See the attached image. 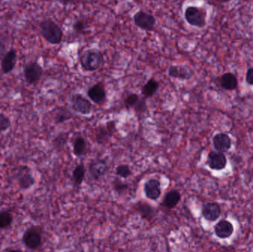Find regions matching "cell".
<instances>
[{
    "instance_id": "cell-34",
    "label": "cell",
    "mask_w": 253,
    "mask_h": 252,
    "mask_svg": "<svg viewBox=\"0 0 253 252\" xmlns=\"http://www.w3.org/2000/svg\"><path fill=\"white\" fill-rule=\"evenodd\" d=\"M8 51L7 45L6 44L5 39L2 36L0 35V60L2 59L3 56Z\"/></svg>"
},
{
    "instance_id": "cell-20",
    "label": "cell",
    "mask_w": 253,
    "mask_h": 252,
    "mask_svg": "<svg viewBox=\"0 0 253 252\" xmlns=\"http://www.w3.org/2000/svg\"><path fill=\"white\" fill-rule=\"evenodd\" d=\"M181 195L179 191L177 189H171L169 192H167L166 195L164 197L163 204L164 207L171 210L175 208L178 205L179 201H181Z\"/></svg>"
},
{
    "instance_id": "cell-21",
    "label": "cell",
    "mask_w": 253,
    "mask_h": 252,
    "mask_svg": "<svg viewBox=\"0 0 253 252\" xmlns=\"http://www.w3.org/2000/svg\"><path fill=\"white\" fill-rule=\"evenodd\" d=\"M220 84L224 90L233 91L239 86V81L234 74L232 72H227L221 76Z\"/></svg>"
},
{
    "instance_id": "cell-18",
    "label": "cell",
    "mask_w": 253,
    "mask_h": 252,
    "mask_svg": "<svg viewBox=\"0 0 253 252\" xmlns=\"http://www.w3.org/2000/svg\"><path fill=\"white\" fill-rule=\"evenodd\" d=\"M214 231L218 238L227 239L232 236L234 232V226L231 222L227 220H221L215 224Z\"/></svg>"
},
{
    "instance_id": "cell-26",
    "label": "cell",
    "mask_w": 253,
    "mask_h": 252,
    "mask_svg": "<svg viewBox=\"0 0 253 252\" xmlns=\"http://www.w3.org/2000/svg\"><path fill=\"white\" fill-rule=\"evenodd\" d=\"M140 99H141V97L136 93H130V94L126 96V97L125 99V106H126V109H134V108L138 105Z\"/></svg>"
},
{
    "instance_id": "cell-17",
    "label": "cell",
    "mask_w": 253,
    "mask_h": 252,
    "mask_svg": "<svg viewBox=\"0 0 253 252\" xmlns=\"http://www.w3.org/2000/svg\"><path fill=\"white\" fill-rule=\"evenodd\" d=\"M168 75L171 78L180 80H190L193 78V71L187 65H174L169 67Z\"/></svg>"
},
{
    "instance_id": "cell-30",
    "label": "cell",
    "mask_w": 253,
    "mask_h": 252,
    "mask_svg": "<svg viewBox=\"0 0 253 252\" xmlns=\"http://www.w3.org/2000/svg\"><path fill=\"white\" fill-rule=\"evenodd\" d=\"M87 28V23L83 19H78L74 24V30L77 34H84Z\"/></svg>"
},
{
    "instance_id": "cell-8",
    "label": "cell",
    "mask_w": 253,
    "mask_h": 252,
    "mask_svg": "<svg viewBox=\"0 0 253 252\" xmlns=\"http://www.w3.org/2000/svg\"><path fill=\"white\" fill-rule=\"evenodd\" d=\"M71 105L76 112L84 115H90L93 108L91 102L80 93H76L71 96Z\"/></svg>"
},
{
    "instance_id": "cell-33",
    "label": "cell",
    "mask_w": 253,
    "mask_h": 252,
    "mask_svg": "<svg viewBox=\"0 0 253 252\" xmlns=\"http://www.w3.org/2000/svg\"><path fill=\"white\" fill-rule=\"evenodd\" d=\"M114 188L116 192L120 193V192H125L128 189V185L120 180V179H117L114 181Z\"/></svg>"
},
{
    "instance_id": "cell-19",
    "label": "cell",
    "mask_w": 253,
    "mask_h": 252,
    "mask_svg": "<svg viewBox=\"0 0 253 252\" xmlns=\"http://www.w3.org/2000/svg\"><path fill=\"white\" fill-rule=\"evenodd\" d=\"M135 210L139 213L142 218L152 220L156 216V209L146 202H138L135 206Z\"/></svg>"
},
{
    "instance_id": "cell-29",
    "label": "cell",
    "mask_w": 253,
    "mask_h": 252,
    "mask_svg": "<svg viewBox=\"0 0 253 252\" xmlns=\"http://www.w3.org/2000/svg\"><path fill=\"white\" fill-rule=\"evenodd\" d=\"M116 173H117V176L123 178V179H127L132 174L129 166L126 165V164L119 165L116 169Z\"/></svg>"
},
{
    "instance_id": "cell-36",
    "label": "cell",
    "mask_w": 253,
    "mask_h": 252,
    "mask_svg": "<svg viewBox=\"0 0 253 252\" xmlns=\"http://www.w3.org/2000/svg\"><path fill=\"white\" fill-rule=\"evenodd\" d=\"M1 252H23L22 250L20 249H13V248H8L4 250V251Z\"/></svg>"
},
{
    "instance_id": "cell-24",
    "label": "cell",
    "mask_w": 253,
    "mask_h": 252,
    "mask_svg": "<svg viewBox=\"0 0 253 252\" xmlns=\"http://www.w3.org/2000/svg\"><path fill=\"white\" fill-rule=\"evenodd\" d=\"M84 176H85V168L84 164H78L73 171V180L76 186H80L83 183Z\"/></svg>"
},
{
    "instance_id": "cell-14",
    "label": "cell",
    "mask_w": 253,
    "mask_h": 252,
    "mask_svg": "<svg viewBox=\"0 0 253 252\" xmlns=\"http://www.w3.org/2000/svg\"><path fill=\"white\" fill-rule=\"evenodd\" d=\"M232 139L225 133H217L212 139V144L215 150L218 152H224L230 150L232 146Z\"/></svg>"
},
{
    "instance_id": "cell-32",
    "label": "cell",
    "mask_w": 253,
    "mask_h": 252,
    "mask_svg": "<svg viewBox=\"0 0 253 252\" xmlns=\"http://www.w3.org/2000/svg\"><path fill=\"white\" fill-rule=\"evenodd\" d=\"M147 109V101H146V99H144V97H141L139 102H138V105H137L136 107L134 108V110L135 111L136 113L141 114L144 113V112H146Z\"/></svg>"
},
{
    "instance_id": "cell-28",
    "label": "cell",
    "mask_w": 253,
    "mask_h": 252,
    "mask_svg": "<svg viewBox=\"0 0 253 252\" xmlns=\"http://www.w3.org/2000/svg\"><path fill=\"white\" fill-rule=\"evenodd\" d=\"M11 127V121L5 114L0 112V134L5 133Z\"/></svg>"
},
{
    "instance_id": "cell-3",
    "label": "cell",
    "mask_w": 253,
    "mask_h": 252,
    "mask_svg": "<svg viewBox=\"0 0 253 252\" xmlns=\"http://www.w3.org/2000/svg\"><path fill=\"white\" fill-rule=\"evenodd\" d=\"M184 18L189 25L198 28L206 26V11L196 6H189L184 11Z\"/></svg>"
},
{
    "instance_id": "cell-4",
    "label": "cell",
    "mask_w": 253,
    "mask_h": 252,
    "mask_svg": "<svg viewBox=\"0 0 253 252\" xmlns=\"http://www.w3.org/2000/svg\"><path fill=\"white\" fill-rule=\"evenodd\" d=\"M43 72L42 67L36 61L28 62L23 68L24 78L29 85H37L42 78Z\"/></svg>"
},
{
    "instance_id": "cell-2",
    "label": "cell",
    "mask_w": 253,
    "mask_h": 252,
    "mask_svg": "<svg viewBox=\"0 0 253 252\" xmlns=\"http://www.w3.org/2000/svg\"><path fill=\"white\" fill-rule=\"evenodd\" d=\"M80 62L84 71L93 72L99 70L104 63V56L98 49H87L80 56Z\"/></svg>"
},
{
    "instance_id": "cell-31",
    "label": "cell",
    "mask_w": 253,
    "mask_h": 252,
    "mask_svg": "<svg viewBox=\"0 0 253 252\" xmlns=\"http://www.w3.org/2000/svg\"><path fill=\"white\" fill-rule=\"evenodd\" d=\"M71 115L69 112H67L65 110L60 111V112H57L55 116V122L56 124H62V123L71 119Z\"/></svg>"
},
{
    "instance_id": "cell-7",
    "label": "cell",
    "mask_w": 253,
    "mask_h": 252,
    "mask_svg": "<svg viewBox=\"0 0 253 252\" xmlns=\"http://www.w3.org/2000/svg\"><path fill=\"white\" fill-rule=\"evenodd\" d=\"M16 178L18 185L22 190L30 189L36 183L32 170L28 166H22L19 167L17 170Z\"/></svg>"
},
{
    "instance_id": "cell-12",
    "label": "cell",
    "mask_w": 253,
    "mask_h": 252,
    "mask_svg": "<svg viewBox=\"0 0 253 252\" xmlns=\"http://www.w3.org/2000/svg\"><path fill=\"white\" fill-rule=\"evenodd\" d=\"M87 96L96 105H104L107 99L105 86L102 82L96 83L87 90Z\"/></svg>"
},
{
    "instance_id": "cell-6",
    "label": "cell",
    "mask_w": 253,
    "mask_h": 252,
    "mask_svg": "<svg viewBox=\"0 0 253 252\" xmlns=\"http://www.w3.org/2000/svg\"><path fill=\"white\" fill-rule=\"evenodd\" d=\"M133 22L140 29L145 31H153L156 26V19L154 16L144 10H138L133 16Z\"/></svg>"
},
{
    "instance_id": "cell-1",
    "label": "cell",
    "mask_w": 253,
    "mask_h": 252,
    "mask_svg": "<svg viewBox=\"0 0 253 252\" xmlns=\"http://www.w3.org/2000/svg\"><path fill=\"white\" fill-rule=\"evenodd\" d=\"M40 31L42 36L49 44H59L63 38L62 28L50 19H44L40 24Z\"/></svg>"
},
{
    "instance_id": "cell-5",
    "label": "cell",
    "mask_w": 253,
    "mask_h": 252,
    "mask_svg": "<svg viewBox=\"0 0 253 252\" xmlns=\"http://www.w3.org/2000/svg\"><path fill=\"white\" fill-rule=\"evenodd\" d=\"M22 243L28 250H37L40 248L42 242L41 229L37 226L28 228L22 235Z\"/></svg>"
},
{
    "instance_id": "cell-27",
    "label": "cell",
    "mask_w": 253,
    "mask_h": 252,
    "mask_svg": "<svg viewBox=\"0 0 253 252\" xmlns=\"http://www.w3.org/2000/svg\"><path fill=\"white\" fill-rule=\"evenodd\" d=\"M68 139V135L66 133H61L59 136H56L54 140L53 141V144L55 149L59 151L63 149L64 146L66 145Z\"/></svg>"
},
{
    "instance_id": "cell-10",
    "label": "cell",
    "mask_w": 253,
    "mask_h": 252,
    "mask_svg": "<svg viewBox=\"0 0 253 252\" xmlns=\"http://www.w3.org/2000/svg\"><path fill=\"white\" fill-rule=\"evenodd\" d=\"M207 164L212 170H223L226 168L227 159L226 155L218 151H211L208 155Z\"/></svg>"
},
{
    "instance_id": "cell-16",
    "label": "cell",
    "mask_w": 253,
    "mask_h": 252,
    "mask_svg": "<svg viewBox=\"0 0 253 252\" xmlns=\"http://www.w3.org/2000/svg\"><path fill=\"white\" fill-rule=\"evenodd\" d=\"M202 215L208 221H215L221 216V207L217 203H208L202 207Z\"/></svg>"
},
{
    "instance_id": "cell-25",
    "label": "cell",
    "mask_w": 253,
    "mask_h": 252,
    "mask_svg": "<svg viewBox=\"0 0 253 252\" xmlns=\"http://www.w3.org/2000/svg\"><path fill=\"white\" fill-rule=\"evenodd\" d=\"M13 222V216L10 212H0V230H4L11 226Z\"/></svg>"
},
{
    "instance_id": "cell-13",
    "label": "cell",
    "mask_w": 253,
    "mask_h": 252,
    "mask_svg": "<svg viewBox=\"0 0 253 252\" xmlns=\"http://www.w3.org/2000/svg\"><path fill=\"white\" fill-rule=\"evenodd\" d=\"M144 191L146 197L148 199L157 201L162 195L160 181L156 179H149L144 183Z\"/></svg>"
},
{
    "instance_id": "cell-23",
    "label": "cell",
    "mask_w": 253,
    "mask_h": 252,
    "mask_svg": "<svg viewBox=\"0 0 253 252\" xmlns=\"http://www.w3.org/2000/svg\"><path fill=\"white\" fill-rule=\"evenodd\" d=\"M87 142L84 138L79 136L76 138L73 145V152L77 157H82L87 152Z\"/></svg>"
},
{
    "instance_id": "cell-11",
    "label": "cell",
    "mask_w": 253,
    "mask_h": 252,
    "mask_svg": "<svg viewBox=\"0 0 253 252\" xmlns=\"http://www.w3.org/2000/svg\"><path fill=\"white\" fill-rule=\"evenodd\" d=\"M17 52L16 49H9L2 59L0 60V68L4 74H9L13 71L17 62Z\"/></svg>"
},
{
    "instance_id": "cell-15",
    "label": "cell",
    "mask_w": 253,
    "mask_h": 252,
    "mask_svg": "<svg viewBox=\"0 0 253 252\" xmlns=\"http://www.w3.org/2000/svg\"><path fill=\"white\" fill-rule=\"evenodd\" d=\"M116 130V122H108L105 126H101L96 132V142L99 144H105L112 137Z\"/></svg>"
},
{
    "instance_id": "cell-9",
    "label": "cell",
    "mask_w": 253,
    "mask_h": 252,
    "mask_svg": "<svg viewBox=\"0 0 253 252\" xmlns=\"http://www.w3.org/2000/svg\"><path fill=\"white\" fill-rule=\"evenodd\" d=\"M109 170L108 163L105 160L96 159L90 162L88 167L89 174L93 180H98L102 179Z\"/></svg>"
},
{
    "instance_id": "cell-35",
    "label": "cell",
    "mask_w": 253,
    "mask_h": 252,
    "mask_svg": "<svg viewBox=\"0 0 253 252\" xmlns=\"http://www.w3.org/2000/svg\"><path fill=\"white\" fill-rule=\"evenodd\" d=\"M246 82L249 85L253 86V67L247 71Z\"/></svg>"
},
{
    "instance_id": "cell-22",
    "label": "cell",
    "mask_w": 253,
    "mask_h": 252,
    "mask_svg": "<svg viewBox=\"0 0 253 252\" xmlns=\"http://www.w3.org/2000/svg\"><path fill=\"white\" fill-rule=\"evenodd\" d=\"M159 87V81L155 78H150L141 89L142 97L146 99L153 97L157 93Z\"/></svg>"
}]
</instances>
